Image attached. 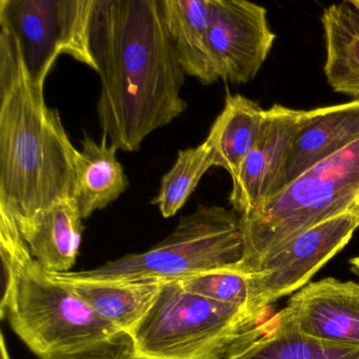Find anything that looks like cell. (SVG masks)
Returning <instances> with one entry per match:
<instances>
[{
	"label": "cell",
	"mask_w": 359,
	"mask_h": 359,
	"mask_svg": "<svg viewBox=\"0 0 359 359\" xmlns=\"http://www.w3.org/2000/svg\"><path fill=\"white\" fill-rule=\"evenodd\" d=\"M90 51L102 81L98 121L118 150L137 152L147 136L187 110L186 73L161 0H94Z\"/></svg>",
	"instance_id": "1"
},
{
	"label": "cell",
	"mask_w": 359,
	"mask_h": 359,
	"mask_svg": "<svg viewBox=\"0 0 359 359\" xmlns=\"http://www.w3.org/2000/svg\"><path fill=\"white\" fill-rule=\"evenodd\" d=\"M77 150L33 83L20 48L0 29V205L26 222L72 199Z\"/></svg>",
	"instance_id": "2"
},
{
	"label": "cell",
	"mask_w": 359,
	"mask_h": 359,
	"mask_svg": "<svg viewBox=\"0 0 359 359\" xmlns=\"http://www.w3.org/2000/svg\"><path fill=\"white\" fill-rule=\"evenodd\" d=\"M4 293L0 315L41 359H83L132 346L128 334L36 262L18 222L0 205Z\"/></svg>",
	"instance_id": "3"
},
{
	"label": "cell",
	"mask_w": 359,
	"mask_h": 359,
	"mask_svg": "<svg viewBox=\"0 0 359 359\" xmlns=\"http://www.w3.org/2000/svg\"><path fill=\"white\" fill-rule=\"evenodd\" d=\"M348 213L359 215V140L239 216L243 255L235 271L253 274L268 256L300 233Z\"/></svg>",
	"instance_id": "4"
},
{
	"label": "cell",
	"mask_w": 359,
	"mask_h": 359,
	"mask_svg": "<svg viewBox=\"0 0 359 359\" xmlns=\"http://www.w3.org/2000/svg\"><path fill=\"white\" fill-rule=\"evenodd\" d=\"M258 320L239 306L161 281L144 318L130 334L134 359H226Z\"/></svg>",
	"instance_id": "5"
},
{
	"label": "cell",
	"mask_w": 359,
	"mask_h": 359,
	"mask_svg": "<svg viewBox=\"0 0 359 359\" xmlns=\"http://www.w3.org/2000/svg\"><path fill=\"white\" fill-rule=\"evenodd\" d=\"M243 255L241 217L218 205H199L173 232L148 251L91 270L56 273L95 281H167L215 270H235Z\"/></svg>",
	"instance_id": "6"
},
{
	"label": "cell",
	"mask_w": 359,
	"mask_h": 359,
	"mask_svg": "<svg viewBox=\"0 0 359 359\" xmlns=\"http://www.w3.org/2000/svg\"><path fill=\"white\" fill-rule=\"evenodd\" d=\"M94 0H0V29L15 39L31 81L45 87L58 56L96 70L90 51Z\"/></svg>",
	"instance_id": "7"
},
{
	"label": "cell",
	"mask_w": 359,
	"mask_h": 359,
	"mask_svg": "<svg viewBox=\"0 0 359 359\" xmlns=\"http://www.w3.org/2000/svg\"><path fill=\"white\" fill-rule=\"evenodd\" d=\"M357 228L359 215L335 216L304 231L268 256L255 273L248 275L252 314L262 321L271 304L306 287L348 245Z\"/></svg>",
	"instance_id": "8"
},
{
	"label": "cell",
	"mask_w": 359,
	"mask_h": 359,
	"mask_svg": "<svg viewBox=\"0 0 359 359\" xmlns=\"http://www.w3.org/2000/svg\"><path fill=\"white\" fill-rule=\"evenodd\" d=\"M209 41L219 79L253 81L274 45L266 8L245 0H209Z\"/></svg>",
	"instance_id": "9"
},
{
	"label": "cell",
	"mask_w": 359,
	"mask_h": 359,
	"mask_svg": "<svg viewBox=\"0 0 359 359\" xmlns=\"http://www.w3.org/2000/svg\"><path fill=\"white\" fill-rule=\"evenodd\" d=\"M279 316L309 337L359 346V283L327 277L291 296Z\"/></svg>",
	"instance_id": "10"
},
{
	"label": "cell",
	"mask_w": 359,
	"mask_h": 359,
	"mask_svg": "<svg viewBox=\"0 0 359 359\" xmlns=\"http://www.w3.org/2000/svg\"><path fill=\"white\" fill-rule=\"evenodd\" d=\"M304 114V110L281 104L266 110L257 142L232 178L230 203L239 216L257 209L272 196L277 176Z\"/></svg>",
	"instance_id": "11"
},
{
	"label": "cell",
	"mask_w": 359,
	"mask_h": 359,
	"mask_svg": "<svg viewBox=\"0 0 359 359\" xmlns=\"http://www.w3.org/2000/svg\"><path fill=\"white\" fill-rule=\"evenodd\" d=\"M358 140L359 100L304 111L302 125L277 176L272 196Z\"/></svg>",
	"instance_id": "12"
},
{
	"label": "cell",
	"mask_w": 359,
	"mask_h": 359,
	"mask_svg": "<svg viewBox=\"0 0 359 359\" xmlns=\"http://www.w3.org/2000/svg\"><path fill=\"white\" fill-rule=\"evenodd\" d=\"M83 218L73 199L58 201L18 224L36 262L50 273L70 272L83 235Z\"/></svg>",
	"instance_id": "13"
},
{
	"label": "cell",
	"mask_w": 359,
	"mask_h": 359,
	"mask_svg": "<svg viewBox=\"0 0 359 359\" xmlns=\"http://www.w3.org/2000/svg\"><path fill=\"white\" fill-rule=\"evenodd\" d=\"M226 359H359V346L309 337L277 313L256 325Z\"/></svg>",
	"instance_id": "14"
},
{
	"label": "cell",
	"mask_w": 359,
	"mask_h": 359,
	"mask_svg": "<svg viewBox=\"0 0 359 359\" xmlns=\"http://www.w3.org/2000/svg\"><path fill=\"white\" fill-rule=\"evenodd\" d=\"M165 26L186 75L210 86L219 79L209 41V0H161Z\"/></svg>",
	"instance_id": "15"
},
{
	"label": "cell",
	"mask_w": 359,
	"mask_h": 359,
	"mask_svg": "<svg viewBox=\"0 0 359 359\" xmlns=\"http://www.w3.org/2000/svg\"><path fill=\"white\" fill-rule=\"evenodd\" d=\"M102 136L96 142L87 133L76 154V180L73 201L83 219L104 209L127 191L129 180L116 156L118 149Z\"/></svg>",
	"instance_id": "16"
},
{
	"label": "cell",
	"mask_w": 359,
	"mask_h": 359,
	"mask_svg": "<svg viewBox=\"0 0 359 359\" xmlns=\"http://www.w3.org/2000/svg\"><path fill=\"white\" fill-rule=\"evenodd\" d=\"M52 276L73 290L98 315L130 336L152 306L161 281H95Z\"/></svg>",
	"instance_id": "17"
},
{
	"label": "cell",
	"mask_w": 359,
	"mask_h": 359,
	"mask_svg": "<svg viewBox=\"0 0 359 359\" xmlns=\"http://www.w3.org/2000/svg\"><path fill=\"white\" fill-rule=\"evenodd\" d=\"M320 22L327 83L336 93L359 100V12L346 0L325 8Z\"/></svg>",
	"instance_id": "18"
},
{
	"label": "cell",
	"mask_w": 359,
	"mask_h": 359,
	"mask_svg": "<svg viewBox=\"0 0 359 359\" xmlns=\"http://www.w3.org/2000/svg\"><path fill=\"white\" fill-rule=\"evenodd\" d=\"M266 110L245 96L228 94L222 112L205 142L211 148L214 167L224 168L234 178L257 142Z\"/></svg>",
	"instance_id": "19"
},
{
	"label": "cell",
	"mask_w": 359,
	"mask_h": 359,
	"mask_svg": "<svg viewBox=\"0 0 359 359\" xmlns=\"http://www.w3.org/2000/svg\"><path fill=\"white\" fill-rule=\"evenodd\" d=\"M211 167L213 155L205 140L195 148L180 151L173 167L161 178L158 194L153 201L163 217H172L186 205Z\"/></svg>",
	"instance_id": "20"
},
{
	"label": "cell",
	"mask_w": 359,
	"mask_h": 359,
	"mask_svg": "<svg viewBox=\"0 0 359 359\" xmlns=\"http://www.w3.org/2000/svg\"><path fill=\"white\" fill-rule=\"evenodd\" d=\"M187 291L205 296L222 304L250 311L249 276L235 270H215L178 279Z\"/></svg>",
	"instance_id": "21"
},
{
	"label": "cell",
	"mask_w": 359,
	"mask_h": 359,
	"mask_svg": "<svg viewBox=\"0 0 359 359\" xmlns=\"http://www.w3.org/2000/svg\"><path fill=\"white\" fill-rule=\"evenodd\" d=\"M83 359H134L133 346L108 351V352L93 355V356Z\"/></svg>",
	"instance_id": "22"
},
{
	"label": "cell",
	"mask_w": 359,
	"mask_h": 359,
	"mask_svg": "<svg viewBox=\"0 0 359 359\" xmlns=\"http://www.w3.org/2000/svg\"><path fill=\"white\" fill-rule=\"evenodd\" d=\"M0 357L1 359H10L9 352H8L7 346H6V340L4 335H1V339H0Z\"/></svg>",
	"instance_id": "23"
},
{
	"label": "cell",
	"mask_w": 359,
	"mask_h": 359,
	"mask_svg": "<svg viewBox=\"0 0 359 359\" xmlns=\"http://www.w3.org/2000/svg\"><path fill=\"white\" fill-rule=\"evenodd\" d=\"M351 271L359 278V255L350 259Z\"/></svg>",
	"instance_id": "24"
},
{
	"label": "cell",
	"mask_w": 359,
	"mask_h": 359,
	"mask_svg": "<svg viewBox=\"0 0 359 359\" xmlns=\"http://www.w3.org/2000/svg\"><path fill=\"white\" fill-rule=\"evenodd\" d=\"M351 4L354 6L355 9L359 12V0H350Z\"/></svg>",
	"instance_id": "25"
}]
</instances>
